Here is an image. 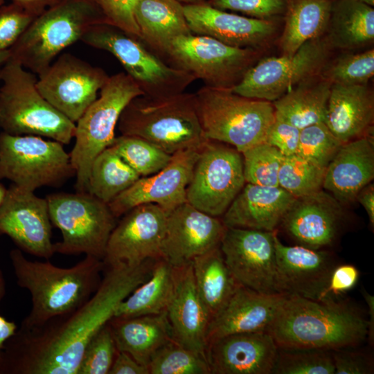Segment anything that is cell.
Wrapping results in <instances>:
<instances>
[{
  "mask_svg": "<svg viewBox=\"0 0 374 374\" xmlns=\"http://www.w3.org/2000/svg\"><path fill=\"white\" fill-rule=\"evenodd\" d=\"M326 168L297 154L285 156L278 172V186L295 198L322 190Z\"/></svg>",
  "mask_w": 374,
  "mask_h": 374,
  "instance_id": "ab89813d",
  "label": "cell"
},
{
  "mask_svg": "<svg viewBox=\"0 0 374 374\" xmlns=\"http://www.w3.org/2000/svg\"><path fill=\"white\" fill-rule=\"evenodd\" d=\"M295 197L280 186L247 183L222 215L226 227L276 231Z\"/></svg>",
  "mask_w": 374,
  "mask_h": 374,
  "instance_id": "83f0119b",
  "label": "cell"
},
{
  "mask_svg": "<svg viewBox=\"0 0 374 374\" xmlns=\"http://www.w3.org/2000/svg\"><path fill=\"white\" fill-rule=\"evenodd\" d=\"M11 57L10 50H6L0 52V67L6 62Z\"/></svg>",
  "mask_w": 374,
  "mask_h": 374,
  "instance_id": "680465c9",
  "label": "cell"
},
{
  "mask_svg": "<svg viewBox=\"0 0 374 374\" xmlns=\"http://www.w3.org/2000/svg\"><path fill=\"white\" fill-rule=\"evenodd\" d=\"M276 233V231L225 228L220 248L226 264L240 285L262 294H278Z\"/></svg>",
  "mask_w": 374,
  "mask_h": 374,
  "instance_id": "e0dca14e",
  "label": "cell"
},
{
  "mask_svg": "<svg viewBox=\"0 0 374 374\" xmlns=\"http://www.w3.org/2000/svg\"><path fill=\"white\" fill-rule=\"evenodd\" d=\"M167 215L154 204H141L125 213L108 239L103 259L105 267H133L161 258Z\"/></svg>",
  "mask_w": 374,
  "mask_h": 374,
  "instance_id": "2e32d148",
  "label": "cell"
},
{
  "mask_svg": "<svg viewBox=\"0 0 374 374\" xmlns=\"http://www.w3.org/2000/svg\"><path fill=\"white\" fill-rule=\"evenodd\" d=\"M109 374H149V371L128 353L118 350Z\"/></svg>",
  "mask_w": 374,
  "mask_h": 374,
  "instance_id": "f5cc1de1",
  "label": "cell"
},
{
  "mask_svg": "<svg viewBox=\"0 0 374 374\" xmlns=\"http://www.w3.org/2000/svg\"><path fill=\"white\" fill-rule=\"evenodd\" d=\"M60 1V0H12V3L36 17Z\"/></svg>",
  "mask_w": 374,
  "mask_h": 374,
  "instance_id": "9f6ffc18",
  "label": "cell"
},
{
  "mask_svg": "<svg viewBox=\"0 0 374 374\" xmlns=\"http://www.w3.org/2000/svg\"><path fill=\"white\" fill-rule=\"evenodd\" d=\"M210 6L222 10L242 13L244 16L273 19L283 18L286 0H205Z\"/></svg>",
  "mask_w": 374,
  "mask_h": 374,
  "instance_id": "bcb514c9",
  "label": "cell"
},
{
  "mask_svg": "<svg viewBox=\"0 0 374 374\" xmlns=\"http://www.w3.org/2000/svg\"><path fill=\"white\" fill-rule=\"evenodd\" d=\"M134 15L139 39L158 55L174 39L192 34L177 0H138Z\"/></svg>",
  "mask_w": 374,
  "mask_h": 374,
  "instance_id": "4dcf8cb0",
  "label": "cell"
},
{
  "mask_svg": "<svg viewBox=\"0 0 374 374\" xmlns=\"http://www.w3.org/2000/svg\"><path fill=\"white\" fill-rule=\"evenodd\" d=\"M149 374H211L205 356L174 339L159 348L148 365Z\"/></svg>",
  "mask_w": 374,
  "mask_h": 374,
  "instance_id": "f35d334b",
  "label": "cell"
},
{
  "mask_svg": "<svg viewBox=\"0 0 374 374\" xmlns=\"http://www.w3.org/2000/svg\"><path fill=\"white\" fill-rule=\"evenodd\" d=\"M4 0H0V7L3 6Z\"/></svg>",
  "mask_w": 374,
  "mask_h": 374,
  "instance_id": "be15d7a7",
  "label": "cell"
},
{
  "mask_svg": "<svg viewBox=\"0 0 374 374\" xmlns=\"http://www.w3.org/2000/svg\"><path fill=\"white\" fill-rule=\"evenodd\" d=\"M325 36L332 48L356 50L374 40V9L358 0H333Z\"/></svg>",
  "mask_w": 374,
  "mask_h": 374,
  "instance_id": "1f68e13d",
  "label": "cell"
},
{
  "mask_svg": "<svg viewBox=\"0 0 374 374\" xmlns=\"http://www.w3.org/2000/svg\"><path fill=\"white\" fill-rule=\"evenodd\" d=\"M286 295L266 294L240 285L225 306L211 319L207 345L238 333L267 331Z\"/></svg>",
  "mask_w": 374,
  "mask_h": 374,
  "instance_id": "484cf974",
  "label": "cell"
},
{
  "mask_svg": "<svg viewBox=\"0 0 374 374\" xmlns=\"http://www.w3.org/2000/svg\"><path fill=\"white\" fill-rule=\"evenodd\" d=\"M109 323L118 350L128 353L147 367L155 352L174 339L166 311L129 318L113 317Z\"/></svg>",
  "mask_w": 374,
  "mask_h": 374,
  "instance_id": "f546056e",
  "label": "cell"
},
{
  "mask_svg": "<svg viewBox=\"0 0 374 374\" xmlns=\"http://www.w3.org/2000/svg\"><path fill=\"white\" fill-rule=\"evenodd\" d=\"M246 183L265 186H278V172L284 156L265 142L242 152Z\"/></svg>",
  "mask_w": 374,
  "mask_h": 374,
  "instance_id": "7bdbcfd3",
  "label": "cell"
},
{
  "mask_svg": "<svg viewBox=\"0 0 374 374\" xmlns=\"http://www.w3.org/2000/svg\"><path fill=\"white\" fill-rule=\"evenodd\" d=\"M199 150H186L172 154L163 169L141 177L108 206L117 218L144 204H154L167 213L186 202V189Z\"/></svg>",
  "mask_w": 374,
  "mask_h": 374,
  "instance_id": "d6986e66",
  "label": "cell"
},
{
  "mask_svg": "<svg viewBox=\"0 0 374 374\" xmlns=\"http://www.w3.org/2000/svg\"><path fill=\"white\" fill-rule=\"evenodd\" d=\"M108 78L101 68L64 53L38 74L37 87L50 104L75 123Z\"/></svg>",
  "mask_w": 374,
  "mask_h": 374,
  "instance_id": "9a60e30c",
  "label": "cell"
},
{
  "mask_svg": "<svg viewBox=\"0 0 374 374\" xmlns=\"http://www.w3.org/2000/svg\"><path fill=\"white\" fill-rule=\"evenodd\" d=\"M140 177L109 146L100 152L91 165L87 192L108 204Z\"/></svg>",
  "mask_w": 374,
  "mask_h": 374,
  "instance_id": "8d00e7d4",
  "label": "cell"
},
{
  "mask_svg": "<svg viewBox=\"0 0 374 374\" xmlns=\"http://www.w3.org/2000/svg\"><path fill=\"white\" fill-rule=\"evenodd\" d=\"M166 314L174 340L206 357L211 317L197 292L192 262L175 267L174 288Z\"/></svg>",
  "mask_w": 374,
  "mask_h": 374,
  "instance_id": "d4e9b609",
  "label": "cell"
},
{
  "mask_svg": "<svg viewBox=\"0 0 374 374\" xmlns=\"http://www.w3.org/2000/svg\"><path fill=\"white\" fill-rule=\"evenodd\" d=\"M75 175L63 144L35 135L0 133V180L34 192L57 186Z\"/></svg>",
  "mask_w": 374,
  "mask_h": 374,
  "instance_id": "7c38bea8",
  "label": "cell"
},
{
  "mask_svg": "<svg viewBox=\"0 0 374 374\" xmlns=\"http://www.w3.org/2000/svg\"><path fill=\"white\" fill-rule=\"evenodd\" d=\"M332 50L324 35L305 42L292 55L261 57L231 89L245 97L274 102L319 75Z\"/></svg>",
  "mask_w": 374,
  "mask_h": 374,
  "instance_id": "4fadbf2b",
  "label": "cell"
},
{
  "mask_svg": "<svg viewBox=\"0 0 374 374\" xmlns=\"http://www.w3.org/2000/svg\"><path fill=\"white\" fill-rule=\"evenodd\" d=\"M51 224L62 234L55 253H84L103 260L116 217L107 204L88 192L58 193L46 196Z\"/></svg>",
  "mask_w": 374,
  "mask_h": 374,
  "instance_id": "30bf717a",
  "label": "cell"
},
{
  "mask_svg": "<svg viewBox=\"0 0 374 374\" xmlns=\"http://www.w3.org/2000/svg\"><path fill=\"white\" fill-rule=\"evenodd\" d=\"M278 294L319 301L339 264L327 251L283 244L274 236Z\"/></svg>",
  "mask_w": 374,
  "mask_h": 374,
  "instance_id": "7402d4cb",
  "label": "cell"
},
{
  "mask_svg": "<svg viewBox=\"0 0 374 374\" xmlns=\"http://www.w3.org/2000/svg\"><path fill=\"white\" fill-rule=\"evenodd\" d=\"M278 347L267 331L238 333L207 345L211 374H272Z\"/></svg>",
  "mask_w": 374,
  "mask_h": 374,
  "instance_id": "cb8c5ba5",
  "label": "cell"
},
{
  "mask_svg": "<svg viewBox=\"0 0 374 374\" xmlns=\"http://www.w3.org/2000/svg\"><path fill=\"white\" fill-rule=\"evenodd\" d=\"M373 91L364 84H332L324 123L343 144L371 134Z\"/></svg>",
  "mask_w": 374,
  "mask_h": 374,
  "instance_id": "f1b7e54d",
  "label": "cell"
},
{
  "mask_svg": "<svg viewBox=\"0 0 374 374\" xmlns=\"http://www.w3.org/2000/svg\"><path fill=\"white\" fill-rule=\"evenodd\" d=\"M195 285L211 320L240 285L226 264L220 247L192 260Z\"/></svg>",
  "mask_w": 374,
  "mask_h": 374,
  "instance_id": "e575fe53",
  "label": "cell"
},
{
  "mask_svg": "<svg viewBox=\"0 0 374 374\" xmlns=\"http://www.w3.org/2000/svg\"><path fill=\"white\" fill-rule=\"evenodd\" d=\"M362 294L368 305V334L367 337L370 343L373 342L374 339V297L366 290H363Z\"/></svg>",
  "mask_w": 374,
  "mask_h": 374,
  "instance_id": "6f0895ef",
  "label": "cell"
},
{
  "mask_svg": "<svg viewBox=\"0 0 374 374\" xmlns=\"http://www.w3.org/2000/svg\"><path fill=\"white\" fill-rule=\"evenodd\" d=\"M242 153L208 139L199 152L186 189V201L214 217L222 216L245 184Z\"/></svg>",
  "mask_w": 374,
  "mask_h": 374,
  "instance_id": "5bb4252c",
  "label": "cell"
},
{
  "mask_svg": "<svg viewBox=\"0 0 374 374\" xmlns=\"http://www.w3.org/2000/svg\"><path fill=\"white\" fill-rule=\"evenodd\" d=\"M182 4H190V3H199L204 1L205 0H177Z\"/></svg>",
  "mask_w": 374,
  "mask_h": 374,
  "instance_id": "94428289",
  "label": "cell"
},
{
  "mask_svg": "<svg viewBox=\"0 0 374 374\" xmlns=\"http://www.w3.org/2000/svg\"><path fill=\"white\" fill-rule=\"evenodd\" d=\"M9 257L17 285L27 290L32 307L21 327L32 328L82 305L98 288L105 268L103 260L91 256L62 268L47 260L28 259L19 249Z\"/></svg>",
  "mask_w": 374,
  "mask_h": 374,
  "instance_id": "3957f363",
  "label": "cell"
},
{
  "mask_svg": "<svg viewBox=\"0 0 374 374\" xmlns=\"http://www.w3.org/2000/svg\"><path fill=\"white\" fill-rule=\"evenodd\" d=\"M341 145L326 123L321 122L301 130L296 154L326 169Z\"/></svg>",
  "mask_w": 374,
  "mask_h": 374,
  "instance_id": "ee69618b",
  "label": "cell"
},
{
  "mask_svg": "<svg viewBox=\"0 0 374 374\" xmlns=\"http://www.w3.org/2000/svg\"><path fill=\"white\" fill-rule=\"evenodd\" d=\"M107 24L98 0H60L37 16L10 48L11 58L39 74L93 26Z\"/></svg>",
  "mask_w": 374,
  "mask_h": 374,
  "instance_id": "5b68a950",
  "label": "cell"
},
{
  "mask_svg": "<svg viewBox=\"0 0 374 374\" xmlns=\"http://www.w3.org/2000/svg\"><path fill=\"white\" fill-rule=\"evenodd\" d=\"M6 193L7 188L1 183H0V208L4 201Z\"/></svg>",
  "mask_w": 374,
  "mask_h": 374,
  "instance_id": "91938a15",
  "label": "cell"
},
{
  "mask_svg": "<svg viewBox=\"0 0 374 374\" xmlns=\"http://www.w3.org/2000/svg\"><path fill=\"white\" fill-rule=\"evenodd\" d=\"M117 351L108 323L89 342L83 353L78 374H109Z\"/></svg>",
  "mask_w": 374,
  "mask_h": 374,
  "instance_id": "f6af8a7d",
  "label": "cell"
},
{
  "mask_svg": "<svg viewBox=\"0 0 374 374\" xmlns=\"http://www.w3.org/2000/svg\"><path fill=\"white\" fill-rule=\"evenodd\" d=\"M192 33L238 48L264 50L277 36L280 19H261L215 8L205 1L183 4Z\"/></svg>",
  "mask_w": 374,
  "mask_h": 374,
  "instance_id": "ffe728a7",
  "label": "cell"
},
{
  "mask_svg": "<svg viewBox=\"0 0 374 374\" xmlns=\"http://www.w3.org/2000/svg\"><path fill=\"white\" fill-rule=\"evenodd\" d=\"M195 97L206 138L228 144L241 153L265 142L275 120L272 102L245 97L231 89L204 85Z\"/></svg>",
  "mask_w": 374,
  "mask_h": 374,
  "instance_id": "52a82bcc",
  "label": "cell"
},
{
  "mask_svg": "<svg viewBox=\"0 0 374 374\" xmlns=\"http://www.w3.org/2000/svg\"><path fill=\"white\" fill-rule=\"evenodd\" d=\"M343 220L342 205L321 190L295 198L280 224L301 245L321 249L333 244Z\"/></svg>",
  "mask_w": 374,
  "mask_h": 374,
  "instance_id": "603a6c76",
  "label": "cell"
},
{
  "mask_svg": "<svg viewBox=\"0 0 374 374\" xmlns=\"http://www.w3.org/2000/svg\"><path fill=\"white\" fill-rule=\"evenodd\" d=\"M369 6L373 7L374 6V0H358Z\"/></svg>",
  "mask_w": 374,
  "mask_h": 374,
  "instance_id": "6125c7cd",
  "label": "cell"
},
{
  "mask_svg": "<svg viewBox=\"0 0 374 374\" xmlns=\"http://www.w3.org/2000/svg\"><path fill=\"white\" fill-rule=\"evenodd\" d=\"M81 41L112 54L145 96L180 93L196 80L190 73L166 64L139 39L110 24L92 26Z\"/></svg>",
  "mask_w": 374,
  "mask_h": 374,
  "instance_id": "9c48e42d",
  "label": "cell"
},
{
  "mask_svg": "<svg viewBox=\"0 0 374 374\" xmlns=\"http://www.w3.org/2000/svg\"><path fill=\"white\" fill-rule=\"evenodd\" d=\"M175 283V267L164 258L154 260L150 277L117 307L114 317L129 318L166 311Z\"/></svg>",
  "mask_w": 374,
  "mask_h": 374,
  "instance_id": "d590c367",
  "label": "cell"
},
{
  "mask_svg": "<svg viewBox=\"0 0 374 374\" xmlns=\"http://www.w3.org/2000/svg\"><path fill=\"white\" fill-rule=\"evenodd\" d=\"M356 199L366 211L371 225L374 226V185L368 184L358 193Z\"/></svg>",
  "mask_w": 374,
  "mask_h": 374,
  "instance_id": "11a10c76",
  "label": "cell"
},
{
  "mask_svg": "<svg viewBox=\"0 0 374 374\" xmlns=\"http://www.w3.org/2000/svg\"><path fill=\"white\" fill-rule=\"evenodd\" d=\"M35 73L15 59L0 67V127L12 135H35L69 144L75 123L40 93Z\"/></svg>",
  "mask_w": 374,
  "mask_h": 374,
  "instance_id": "8992f818",
  "label": "cell"
},
{
  "mask_svg": "<svg viewBox=\"0 0 374 374\" xmlns=\"http://www.w3.org/2000/svg\"><path fill=\"white\" fill-rule=\"evenodd\" d=\"M359 277V271L355 265L337 264L333 269L319 301L339 299L343 294L356 285Z\"/></svg>",
  "mask_w": 374,
  "mask_h": 374,
  "instance_id": "816d5d0a",
  "label": "cell"
},
{
  "mask_svg": "<svg viewBox=\"0 0 374 374\" xmlns=\"http://www.w3.org/2000/svg\"><path fill=\"white\" fill-rule=\"evenodd\" d=\"M225 228L217 217L186 202L167 215L162 258L174 267L188 264L195 257L220 247Z\"/></svg>",
  "mask_w": 374,
  "mask_h": 374,
  "instance_id": "44dd1931",
  "label": "cell"
},
{
  "mask_svg": "<svg viewBox=\"0 0 374 374\" xmlns=\"http://www.w3.org/2000/svg\"><path fill=\"white\" fill-rule=\"evenodd\" d=\"M36 16L12 3L0 7V52L10 49Z\"/></svg>",
  "mask_w": 374,
  "mask_h": 374,
  "instance_id": "7dc6e473",
  "label": "cell"
},
{
  "mask_svg": "<svg viewBox=\"0 0 374 374\" xmlns=\"http://www.w3.org/2000/svg\"><path fill=\"white\" fill-rule=\"evenodd\" d=\"M117 126L121 135L143 139L172 155L199 150L208 140L199 118L195 93L132 99L123 110Z\"/></svg>",
  "mask_w": 374,
  "mask_h": 374,
  "instance_id": "277c9868",
  "label": "cell"
},
{
  "mask_svg": "<svg viewBox=\"0 0 374 374\" xmlns=\"http://www.w3.org/2000/svg\"><path fill=\"white\" fill-rule=\"evenodd\" d=\"M352 347L332 350L335 374H371L373 373V360L370 355Z\"/></svg>",
  "mask_w": 374,
  "mask_h": 374,
  "instance_id": "681fc988",
  "label": "cell"
},
{
  "mask_svg": "<svg viewBox=\"0 0 374 374\" xmlns=\"http://www.w3.org/2000/svg\"><path fill=\"white\" fill-rule=\"evenodd\" d=\"M154 262L106 267L98 288L82 305L38 326L17 328L0 351V374H78L90 340L150 277Z\"/></svg>",
  "mask_w": 374,
  "mask_h": 374,
  "instance_id": "6da1fadb",
  "label": "cell"
},
{
  "mask_svg": "<svg viewBox=\"0 0 374 374\" xmlns=\"http://www.w3.org/2000/svg\"><path fill=\"white\" fill-rule=\"evenodd\" d=\"M301 130L275 115V120L269 129L265 142L276 148L282 154H296Z\"/></svg>",
  "mask_w": 374,
  "mask_h": 374,
  "instance_id": "f907efd6",
  "label": "cell"
},
{
  "mask_svg": "<svg viewBox=\"0 0 374 374\" xmlns=\"http://www.w3.org/2000/svg\"><path fill=\"white\" fill-rule=\"evenodd\" d=\"M6 294V280L3 271L0 269V301ZM17 325L0 315V351L5 342L15 332Z\"/></svg>",
  "mask_w": 374,
  "mask_h": 374,
  "instance_id": "db71d44e",
  "label": "cell"
},
{
  "mask_svg": "<svg viewBox=\"0 0 374 374\" xmlns=\"http://www.w3.org/2000/svg\"><path fill=\"white\" fill-rule=\"evenodd\" d=\"M278 348L333 350L355 347L368 334V319L338 299L285 296L268 329Z\"/></svg>",
  "mask_w": 374,
  "mask_h": 374,
  "instance_id": "7a4b0ae2",
  "label": "cell"
},
{
  "mask_svg": "<svg viewBox=\"0 0 374 374\" xmlns=\"http://www.w3.org/2000/svg\"><path fill=\"white\" fill-rule=\"evenodd\" d=\"M374 178V141L371 134L343 143L326 168L323 188L341 204L356 199Z\"/></svg>",
  "mask_w": 374,
  "mask_h": 374,
  "instance_id": "4316f807",
  "label": "cell"
},
{
  "mask_svg": "<svg viewBox=\"0 0 374 374\" xmlns=\"http://www.w3.org/2000/svg\"><path fill=\"white\" fill-rule=\"evenodd\" d=\"M137 1L138 0H98L107 24L139 39L140 33L134 15Z\"/></svg>",
  "mask_w": 374,
  "mask_h": 374,
  "instance_id": "c3c4849f",
  "label": "cell"
},
{
  "mask_svg": "<svg viewBox=\"0 0 374 374\" xmlns=\"http://www.w3.org/2000/svg\"><path fill=\"white\" fill-rule=\"evenodd\" d=\"M46 198L12 184L0 208V234L23 252L48 260L55 253Z\"/></svg>",
  "mask_w": 374,
  "mask_h": 374,
  "instance_id": "ac0fdd59",
  "label": "cell"
},
{
  "mask_svg": "<svg viewBox=\"0 0 374 374\" xmlns=\"http://www.w3.org/2000/svg\"><path fill=\"white\" fill-rule=\"evenodd\" d=\"M273 373L335 374L332 350L278 348Z\"/></svg>",
  "mask_w": 374,
  "mask_h": 374,
  "instance_id": "b9f144b4",
  "label": "cell"
},
{
  "mask_svg": "<svg viewBox=\"0 0 374 374\" xmlns=\"http://www.w3.org/2000/svg\"><path fill=\"white\" fill-rule=\"evenodd\" d=\"M142 95L143 91L126 73L109 76L99 97L75 123V144L69 155L78 192H87L91 165L100 152L113 143L123 110L132 99Z\"/></svg>",
  "mask_w": 374,
  "mask_h": 374,
  "instance_id": "ba28073f",
  "label": "cell"
},
{
  "mask_svg": "<svg viewBox=\"0 0 374 374\" xmlns=\"http://www.w3.org/2000/svg\"><path fill=\"white\" fill-rule=\"evenodd\" d=\"M319 75L332 84H368L374 75V49L329 59Z\"/></svg>",
  "mask_w": 374,
  "mask_h": 374,
  "instance_id": "60d3db41",
  "label": "cell"
},
{
  "mask_svg": "<svg viewBox=\"0 0 374 374\" xmlns=\"http://www.w3.org/2000/svg\"><path fill=\"white\" fill-rule=\"evenodd\" d=\"M331 87L320 75L299 84L272 102L275 115L300 130L324 122Z\"/></svg>",
  "mask_w": 374,
  "mask_h": 374,
  "instance_id": "836d02e7",
  "label": "cell"
},
{
  "mask_svg": "<svg viewBox=\"0 0 374 374\" xmlns=\"http://www.w3.org/2000/svg\"><path fill=\"white\" fill-rule=\"evenodd\" d=\"M333 0H286L278 44L283 55H292L305 42L326 34Z\"/></svg>",
  "mask_w": 374,
  "mask_h": 374,
  "instance_id": "d6a6232c",
  "label": "cell"
},
{
  "mask_svg": "<svg viewBox=\"0 0 374 374\" xmlns=\"http://www.w3.org/2000/svg\"><path fill=\"white\" fill-rule=\"evenodd\" d=\"M111 146L141 177L159 172L167 166L172 156L148 141L134 136L116 137Z\"/></svg>",
  "mask_w": 374,
  "mask_h": 374,
  "instance_id": "74e56055",
  "label": "cell"
},
{
  "mask_svg": "<svg viewBox=\"0 0 374 374\" xmlns=\"http://www.w3.org/2000/svg\"><path fill=\"white\" fill-rule=\"evenodd\" d=\"M263 51L234 47L192 33L172 40L162 56L170 66L202 80L205 86L232 89L261 58Z\"/></svg>",
  "mask_w": 374,
  "mask_h": 374,
  "instance_id": "8fae6325",
  "label": "cell"
}]
</instances>
